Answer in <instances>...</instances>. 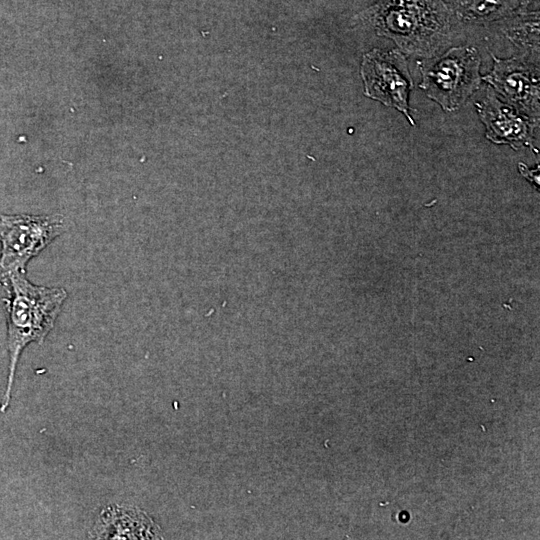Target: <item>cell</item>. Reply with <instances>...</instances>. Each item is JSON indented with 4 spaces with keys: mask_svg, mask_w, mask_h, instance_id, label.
I'll return each instance as SVG.
<instances>
[{
    "mask_svg": "<svg viewBox=\"0 0 540 540\" xmlns=\"http://www.w3.org/2000/svg\"><path fill=\"white\" fill-rule=\"evenodd\" d=\"M485 136L495 144H506L513 149L534 148L536 123L504 102L487 86L483 97L475 102Z\"/></svg>",
    "mask_w": 540,
    "mask_h": 540,
    "instance_id": "obj_7",
    "label": "cell"
},
{
    "mask_svg": "<svg viewBox=\"0 0 540 540\" xmlns=\"http://www.w3.org/2000/svg\"><path fill=\"white\" fill-rule=\"evenodd\" d=\"M360 74L366 97L402 113L411 126L409 95L413 80L405 55L398 49L373 48L363 55Z\"/></svg>",
    "mask_w": 540,
    "mask_h": 540,
    "instance_id": "obj_5",
    "label": "cell"
},
{
    "mask_svg": "<svg viewBox=\"0 0 540 540\" xmlns=\"http://www.w3.org/2000/svg\"><path fill=\"white\" fill-rule=\"evenodd\" d=\"M93 539H160L159 526L142 510L111 504L98 513L89 533Z\"/></svg>",
    "mask_w": 540,
    "mask_h": 540,
    "instance_id": "obj_8",
    "label": "cell"
},
{
    "mask_svg": "<svg viewBox=\"0 0 540 540\" xmlns=\"http://www.w3.org/2000/svg\"><path fill=\"white\" fill-rule=\"evenodd\" d=\"M490 25L496 26L500 33L513 44L524 57L532 61L539 59V10L530 9L505 18Z\"/></svg>",
    "mask_w": 540,
    "mask_h": 540,
    "instance_id": "obj_10",
    "label": "cell"
},
{
    "mask_svg": "<svg viewBox=\"0 0 540 540\" xmlns=\"http://www.w3.org/2000/svg\"><path fill=\"white\" fill-rule=\"evenodd\" d=\"M65 230L59 214L0 213V273H26L28 262Z\"/></svg>",
    "mask_w": 540,
    "mask_h": 540,
    "instance_id": "obj_4",
    "label": "cell"
},
{
    "mask_svg": "<svg viewBox=\"0 0 540 540\" xmlns=\"http://www.w3.org/2000/svg\"><path fill=\"white\" fill-rule=\"evenodd\" d=\"M419 87L445 112L459 110L480 88L481 57L476 47L455 46L418 61Z\"/></svg>",
    "mask_w": 540,
    "mask_h": 540,
    "instance_id": "obj_3",
    "label": "cell"
},
{
    "mask_svg": "<svg viewBox=\"0 0 540 540\" xmlns=\"http://www.w3.org/2000/svg\"><path fill=\"white\" fill-rule=\"evenodd\" d=\"M353 21L391 40L404 55L431 58L452 41L456 18L446 0H377Z\"/></svg>",
    "mask_w": 540,
    "mask_h": 540,
    "instance_id": "obj_1",
    "label": "cell"
},
{
    "mask_svg": "<svg viewBox=\"0 0 540 540\" xmlns=\"http://www.w3.org/2000/svg\"><path fill=\"white\" fill-rule=\"evenodd\" d=\"M493 66L482 77L507 104L539 123L540 74L538 62L524 57L499 58L491 54Z\"/></svg>",
    "mask_w": 540,
    "mask_h": 540,
    "instance_id": "obj_6",
    "label": "cell"
},
{
    "mask_svg": "<svg viewBox=\"0 0 540 540\" xmlns=\"http://www.w3.org/2000/svg\"><path fill=\"white\" fill-rule=\"evenodd\" d=\"M456 20L470 25H490L534 9L538 0H447Z\"/></svg>",
    "mask_w": 540,
    "mask_h": 540,
    "instance_id": "obj_9",
    "label": "cell"
},
{
    "mask_svg": "<svg viewBox=\"0 0 540 540\" xmlns=\"http://www.w3.org/2000/svg\"><path fill=\"white\" fill-rule=\"evenodd\" d=\"M20 272L0 273V285L8 294L4 298L9 356L5 391L0 412L10 405L19 358L27 345L42 344L53 329L61 312L67 292L62 287L36 285Z\"/></svg>",
    "mask_w": 540,
    "mask_h": 540,
    "instance_id": "obj_2",
    "label": "cell"
}]
</instances>
